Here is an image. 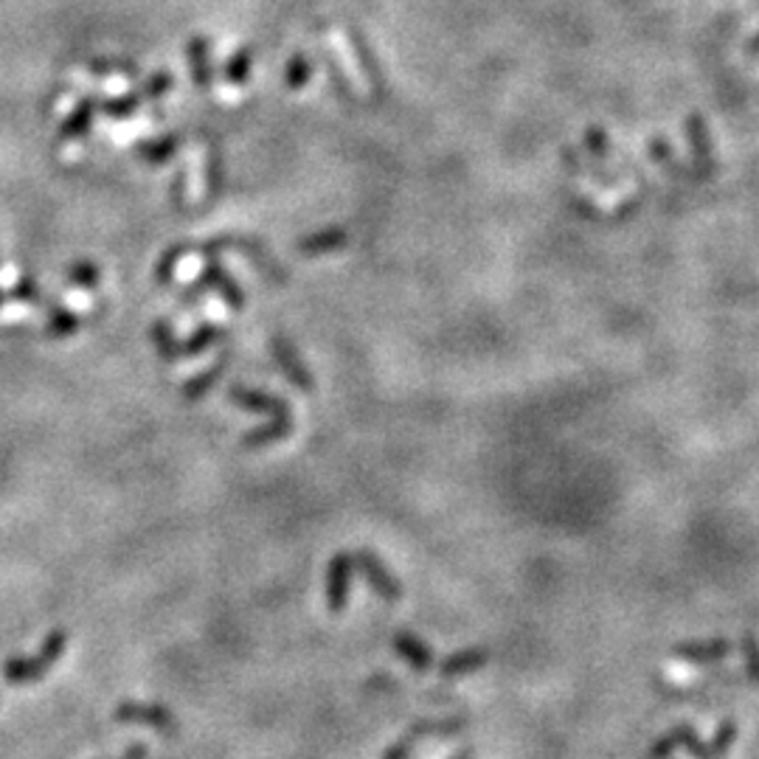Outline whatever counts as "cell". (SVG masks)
<instances>
[{"label":"cell","mask_w":759,"mask_h":759,"mask_svg":"<svg viewBox=\"0 0 759 759\" xmlns=\"http://www.w3.org/2000/svg\"><path fill=\"white\" fill-rule=\"evenodd\" d=\"M66 644H68L66 630L62 628L51 630V633L46 635V642H43V647H39L37 655H28V658H9V662L0 667L3 681L14 684V687H20V684L39 681V678H43V675H46L48 669L59 662V655L66 653Z\"/></svg>","instance_id":"1"},{"label":"cell","mask_w":759,"mask_h":759,"mask_svg":"<svg viewBox=\"0 0 759 759\" xmlns=\"http://www.w3.org/2000/svg\"><path fill=\"white\" fill-rule=\"evenodd\" d=\"M684 132H687L689 155H692L698 172H701L703 177H712L714 172H717V157H714L707 118H703L701 113H689V116L684 118Z\"/></svg>","instance_id":"2"},{"label":"cell","mask_w":759,"mask_h":759,"mask_svg":"<svg viewBox=\"0 0 759 759\" xmlns=\"http://www.w3.org/2000/svg\"><path fill=\"white\" fill-rule=\"evenodd\" d=\"M352 563L363 571L366 583L372 585V591L380 596V599L397 603L399 596H402V585H399V580L386 569V565L380 563L377 554H372V551H358V554L352 557Z\"/></svg>","instance_id":"3"},{"label":"cell","mask_w":759,"mask_h":759,"mask_svg":"<svg viewBox=\"0 0 759 759\" xmlns=\"http://www.w3.org/2000/svg\"><path fill=\"white\" fill-rule=\"evenodd\" d=\"M118 723H144V726L157 728V732L175 734L177 721L175 714L164 707H155V703H118L116 709Z\"/></svg>","instance_id":"4"},{"label":"cell","mask_w":759,"mask_h":759,"mask_svg":"<svg viewBox=\"0 0 759 759\" xmlns=\"http://www.w3.org/2000/svg\"><path fill=\"white\" fill-rule=\"evenodd\" d=\"M270 352H273L276 358V366L282 369L284 377L293 383L295 388H302V392H313V374L304 369L302 358H299V352L293 349V343L284 338V335H273L270 338Z\"/></svg>","instance_id":"5"},{"label":"cell","mask_w":759,"mask_h":759,"mask_svg":"<svg viewBox=\"0 0 759 759\" xmlns=\"http://www.w3.org/2000/svg\"><path fill=\"white\" fill-rule=\"evenodd\" d=\"M352 557L335 554L327 569V608L341 614L349 599V583H352Z\"/></svg>","instance_id":"6"},{"label":"cell","mask_w":759,"mask_h":759,"mask_svg":"<svg viewBox=\"0 0 759 759\" xmlns=\"http://www.w3.org/2000/svg\"><path fill=\"white\" fill-rule=\"evenodd\" d=\"M229 399H234L236 406L254 413H270L273 419L290 417V408L282 397H273L268 392H256V388L234 386L229 388Z\"/></svg>","instance_id":"7"},{"label":"cell","mask_w":759,"mask_h":759,"mask_svg":"<svg viewBox=\"0 0 759 759\" xmlns=\"http://www.w3.org/2000/svg\"><path fill=\"white\" fill-rule=\"evenodd\" d=\"M203 288L220 290L225 302H229L234 310H240L245 304V295H243V290H240V284H236L234 279H229V273H225V268L220 262H211L209 268L203 270V276H200V279L191 284L189 293H200Z\"/></svg>","instance_id":"8"},{"label":"cell","mask_w":759,"mask_h":759,"mask_svg":"<svg viewBox=\"0 0 759 759\" xmlns=\"http://www.w3.org/2000/svg\"><path fill=\"white\" fill-rule=\"evenodd\" d=\"M392 644L394 653H397L402 662L411 664V669H417V673H425V669L433 667V650L428 647L422 639L408 633V630H397V633L392 635Z\"/></svg>","instance_id":"9"},{"label":"cell","mask_w":759,"mask_h":759,"mask_svg":"<svg viewBox=\"0 0 759 759\" xmlns=\"http://www.w3.org/2000/svg\"><path fill=\"white\" fill-rule=\"evenodd\" d=\"M734 644L723 642V639H707V642H687L675 647V655L684 658V662H694V664H714L721 658H728L734 655Z\"/></svg>","instance_id":"10"},{"label":"cell","mask_w":759,"mask_h":759,"mask_svg":"<svg viewBox=\"0 0 759 759\" xmlns=\"http://www.w3.org/2000/svg\"><path fill=\"white\" fill-rule=\"evenodd\" d=\"M223 338V329L220 327H203V329H197L191 338H186V341H172L170 343V349H164L161 352V358L164 361H175V358H191V354H200L203 349H209L211 343H217Z\"/></svg>","instance_id":"11"},{"label":"cell","mask_w":759,"mask_h":759,"mask_svg":"<svg viewBox=\"0 0 759 759\" xmlns=\"http://www.w3.org/2000/svg\"><path fill=\"white\" fill-rule=\"evenodd\" d=\"M487 662H490V650L470 647V650H462V653L451 655V658H445V662L439 664V673L445 675V678H456V675H467L472 673V669H481Z\"/></svg>","instance_id":"12"},{"label":"cell","mask_w":759,"mask_h":759,"mask_svg":"<svg viewBox=\"0 0 759 759\" xmlns=\"http://www.w3.org/2000/svg\"><path fill=\"white\" fill-rule=\"evenodd\" d=\"M290 433H293V417L273 419V422H268V425L254 428V431L245 433V436L240 439V445L243 447H265V445H273V442H282V439H288Z\"/></svg>","instance_id":"13"},{"label":"cell","mask_w":759,"mask_h":759,"mask_svg":"<svg viewBox=\"0 0 759 759\" xmlns=\"http://www.w3.org/2000/svg\"><path fill=\"white\" fill-rule=\"evenodd\" d=\"M229 361H231V352H223V354H220V361H217L214 366L206 369L203 374H197V377H191L189 383H186V386H184V397L189 399V402H195V399L203 397V394L209 392L211 386H214L217 380L223 377L225 369H229Z\"/></svg>","instance_id":"14"},{"label":"cell","mask_w":759,"mask_h":759,"mask_svg":"<svg viewBox=\"0 0 759 759\" xmlns=\"http://www.w3.org/2000/svg\"><path fill=\"white\" fill-rule=\"evenodd\" d=\"M343 243H347V231L332 229V231H322V234H315V236H307L299 248H302L304 256H318V254H329V250H338Z\"/></svg>","instance_id":"15"},{"label":"cell","mask_w":759,"mask_h":759,"mask_svg":"<svg viewBox=\"0 0 759 759\" xmlns=\"http://www.w3.org/2000/svg\"><path fill=\"white\" fill-rule=\"evenodd\" d=\"M93 110H96V102L93 98H85V102H79L77 110L68 116V121L62 125V130H59V136L66 138V141H71V138H82L85 136V130L91 127V118Z\"/></svg>","instance_id":"16"},{"label":"cell","mask_w":759,"mask_h":759,"mask_svg":"<svg viewBox=\"0 0 759 759\" xmlns=\"http://www.w3.org/2000/svg\"><path fill=\"white\" fill-rule=\"evenodd\" d=\"M734 734H737L734 723H726V726H723L721 732H717V737H714V740H712V746H698V740H692V743H687V751L692 754V757H698V759L721 757V754L726 751L728 746H732Z\"/></svg>","instance_id":"17"},{"label":"cell","mask_w":759,"mask_h":759,"mask_svg":"<svg viewBox=\"0 0 759 759\" xmlns=\"http://www.w3.org/2000/svg\"><path fill=\"white\" fill-rule=\"evenodd\" d=\"M467 721L465 717H445V721H422L417 723V726H411L413 737H428V734H433V737H447V734H458L465 732Z\"/></svg>","instance_id":"18"},{"label":"cell","mask_w":759,"mask_h":759,"mask_svg":"<svg viewBox=\"0 0 759 759\" xmlns=\"http://www.w3.org/2000/svg\"><path fill=\"white\" fill-rule=\"evenodd\" d=\"M79 327H82V318H79L73 310H66V307L51 310V318H48V335H54V338H66V335L77 332Z\"/></svg>","instance_id":"19"},{"label":"cell","mask_w":759,"mask_h":759,"mask_svg":"<svg viewBox=\"0 0 759 759\" xmlns=\"http://www.w3.org/2000/svg\"><path fill=\"white\" fill-rule=\"evenodd\" d=\"M692 740H698V734L692 732V728H675V732H669L667 737H664L658 746L653 748V759H667L669 754L675 751V748H687V743H692Z\"/></svg>","instance_id":"20"},{"label":"cell","mask_w":759,"mask_h":759,"mask_svg":"<svg viewBox=\"0 0 759 759\" xmlns=\"http://www.w3.org/2000/svg\"><path fill=\"white\" fill-rule=\"evenodd\" d=\"M650 152H653V157L658 161V164L664 166V170L669 172V175H681V177H689V172L684 170L678 161H675V152H673V147L664 141V138H655L653 144H650Z\"/></svg>","instance_id":"21"},{"label":"cell","mask_w":759,"mask_h":759,"mask_svg":"<svg viewBox=\"0 0 759 759\" xmlns=\"http://www.w3.org/2000/svg\"><path fill=\"white\" fill-rule=\"evenodd\" d=\"M206 51H209V46H206L203 39H191L189 59H191V68H195V85H200V87H203L206 82H209V68H206Z\"/></svg>","instance_id":"22"},{"label":"cell","mask_w":759,"mask_h":759,"mask_svg":"<svg viewBox=\"0 0 759 759\" xmlns=\"http://www.w3.org/2000/svg\"><path fill=\"white\" fill-rule=\"evenodd\" d=\"M68 279H71L73 284H79V288H85V290H93L98 284V268L96 265H91V262H77L71 268V273H68Z\"/></svg>","instance_id":"23"},{"label":"cell","mask_w":759,"mask_h":759,"mask_svg":"<svg viewBox=\"0 0 759 759\" xmlns=\"http://www.w3.org/2000/svg\"><path fill=\"white\" fill-rule=\"evenodd\" d=\"M737 650H743V655H746V669L740 675H746L748 681L759 684V644L754 639H746Z\"/></svg>","instance_id":"24"},{"label":"cell","mask_w":759,"mask_h":759,"mask_svg":"<svg viewBox=\"0 0 759 759\" xmlns=\"http://www.w3.org/2000/svg\"><path fill=\"white\" fill-rule=\"evenodd\" d=\"M184 254H189V248H186V245H175V248H172L170 254H166L164 259L157 262V282H161V284L170 282L172 270H175L177 259H180V256H184Z\"/></svg>","instance_id":"25"},{"label":"cell","mask_w":759,"mask_h":759,"mask_svg":"<svg viewBox=\"0 0 759 759\" xmlns=\"http://www.w3.org/2000/svg\"><path fill=\"white\" fill-rule=\"evenodd\" d=\"M417 743H419V737H413L411 732L408 734H402L397 743H394L392 748L386 751V757L383 759H408L413 754V748H417Z\"/></svg>","instance_id":"26"},{"label":"cell","mask_w":759,"mask_h":759,"mask_svg":"<svg viewBox=\"0 0 759 759\" xmlns=\"http://www.w3.org/2000/svg\"><path fill=\"white\" fill-rule=\"evenodd\" d=\"M248 66H250V51L248 48H243V51L231 59L229 68H225V73H229V79H234V82H243V79L248 77Z\"/></svg>","instance_id":"27"},{"label":"cell","mask_w":759,"mask_h":759,"mask_svg":"<svg viewBox=\"0 0 759 759\" xmlns=\"http://www.w3.org/2000/svg\"><path fill=\"white\" fill-rule=\"evenodd\" d=\"M310 77V66L304 57H295L293 62H290V71H288V85L290 87H302L304 82H307Z\"/></svg>","instance_id":"28"},{"label":"cell","mask_w":759,"mask_h":759,"mask_svg":"<svg viewBox=\"0 0 759 759\" xmlns=\"http://www.w3.org/2000/svg\"><path fill=\"white\" fill-rule=\"evenodd\" d=\"M9 299H17V302H32V304H37V302H39V290H37V284L32 282V279H23V282H20L17 288L9 290Z\"/></svg>","instance_id":"29"},{"label":"cell","mask_w":759,"mask_h":759,"mask_svg":"<svg viewBox=\"0 0 759 759\" xmlns=\"http://www.w3.org/2000/svg\"><path fill=\"white\" fill-rule=\"evenodd\" d=\"M136 105H138V98L127 96V98H118V102H105V105H102V110H105L107 116L118 118V116H130V113L136 110Z\"/></svg>","instance_id":"30"},{"label":"cell","mask_w":759,"mask_h":759,"mask_svg":"<svg viewBox=\"0 0 759 759\" xmlns=\"http://www.w3.org/2000/svg\"><path fill=\"white\" fill-rule=\"evenodd\" d=\"M588 150L594 152L596 157L608 155V138H605V130H599V127H591L588 130Z\"/></svg>","instance_id":"31"},{"label":"cell","mask_w":759,"mask_h":759,"mask_svg":"<svg viewBox=\"0 0 759 759\" xmlns=\"http://www.w3.org/2000/svg\"><path fill=\"white\" fill-rule=\"evenodd\" d=\"M170 85H172L170 73H157L150 85H147V93H150V96H161V93H166V87Z\"/></svg>","instance_id":"32"},{"label":"cell","mask_w":759,"mask_h":759,"mask_svg":"<svg viewBox=\"0 0 759 759\" xmlns=\"http://www.w3.org/2000/svg\"><path fill=\"white\" fill-rule=\"evenodd\" d=\"M172 147H175V141H170V144H157V147H150V150H147V152H150V161H161V157H164V155H170V152H172Z\"/></svg>","instance_id":"33"},{"label":"cell","mask_w":759,"mask_h":759,"mask_svg":"<svg viewBox=\"0 0 759 759\" xmlns=\"http://www.w3.org/2000/svg\"><path fill=\"white\" fill-rule=\"evenodd\" d=\"M121 759H147V746L144 743H136V746H132Z\"/></svg>","instance_id":"34"},{"label":"cell","mask_w":759,"mask_h":759,"mask_svg":"<svg viewBox=\"0 0 759 759\" xmlns=\"http://www.w3.org/2000/svg\"><path fill=\"white\" fill-rule=\"evenodd\" d=\"M746 54H751V57H759V34H754V37L748 39Z\"/></svg>","instance_id":"35"},{"label":"cell","mask_w":759,"mask_h":759,"mask_svg":"<svg viewBox=\"0 0 759 759\" xmlns=\"http://www.w3.org/2000/svg\"><path fill=\"white\" fill-rule=\"evenodd\" d=\"M451 759H476V751H472V748H462V751L453 754Z\"/></svg>","instance_id":"36"},{"label":"cell","mask_w":759,"mask_h":759,"mask_svg":"<svg viewBox=\"0 0 759 759\" xmlns=\"http://www.w3.org/2000/svg\"><path fill=\"white\" fill-rule=\"evenodd\" d=\"M0 304H3V293H0Z\"/></svg>","instance_id":"37"}]
</instances>
